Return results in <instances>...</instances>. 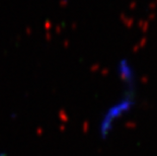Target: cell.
Wrapping results in <instances>:
<instances>
[{
    "label": "cell",
    "instance_id": "6da1fadb",
    "mask_svg": "<svg viewBox=\"0 0 157 156\" xmlns=\"http://www.w3.org/2000/svg\"><path fill=\"white\" fill-rule=\"evenodd\" d=\"M0 156H6V154L3 151H0Z\"/></svg>",
    "mask_w": 157,
    "mask_h": 156
}]
</instances>
